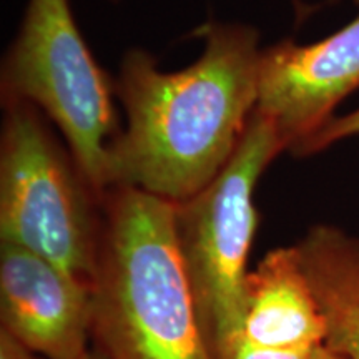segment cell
<instances>
[{"label":"cell","instance_id":"obj_1","mask_svg":"<svg viewBox=\"0 0 359 359\" xmlns=\"http://www.w3.org/2000/svg\"><path fill=\"white\" fill-rule=\"evenodd\" d=\"M203 52L177 72L160 70L145 48H130L115 77L125 127L109 151V188L133 187L180 203L230 161L258 105L259 32L208 22Z\"/></svg>","mask_w":359,"mask_h":359},{"label":"cell","instance_id":"obj_2","mask_svg":"<svg viewBox=\"0 0 359 359\" xmlns=\"http://www.w3.org/2000/svg\"><path fill=\"white\" fill-rule=\"evenodd\" d=\"M92 293V344L103 359H213L180 255L173 201L125 185L105 191Z\"/></svg>","mask_w":359,"mask_h":359},{"label":"cell","instance_id":"obj_3","mask_svg":"<svg viewBox=\"0 0 359 359\" xmlns=\"http://www.w3.org/2000/svg\"><path fill=\"white\" fill-rule=\"evenodd\" d=\"M0 241L34 251L88 285L97 268L103 196L29 102L4 103Z\"/></svg>","mask_w":359,"mask_h":359},{"label":"cell","instance_id":"obj_4","mask_svg":"<svg viewBox=\"0 0 359 359\" xmlns=\"http://www.w3.org/2000/svg\"><path fill=\"white\" fill-rule=\"evenodd\" d=\"M286 145L271 120L255 110L224 168L190 198L175 203V233L205 343L224 359L243 316L248 257L259 215L255 190Z\"/></svg>","mask_w":359,"mask_h":359},{"label":"cell","instance_id":"obj_5","mask_svg":"<svg viewBox=\"0 0 359 359\" xmlns=\"http://www.w3.org/2000/svg\"><path fill=\"white\" fill-rule=\"evenodd\" d=\"M0 102L42 110L90 185L105 195L110 145L122 130L115 79L90 52L70 0H27L0 67Z\"/></svg>","mask_w":359,"mask_h":359},{"label":"cell","instance_id":"obj_6","mask_svg":"<svg viewBox=\"0 0 359 359\" xmlns=\"http://www.w3.org/2000/svg\"><path fill=\"white\" fill-rule=\"evenodd\" d=\"M359 88V15L311 43L283 39L263 48L257 110L293 151Z\"/></svg>","mask_w":359,"mask_h":359},{"label":"cell","instance_id":"obj_7","mask_svg":"<svg viewBox=\"0 0 359 359\" xmlns=\"http://www.w3.org/2000/svg\"><path fill=\"white\" fill-rule=\"evenodd\" d=\"M2 327L45 359H79L92 344V285L50 259L0 241Z\"/></svg>","mask_w":359,"mask_h":359},{"label":"cell","instance_id":"obj_8","mask_svg":"<svg viewBox=\"0 0 359 359\" xmlns=\"http://www.w3.org/2000/svg\"><path fill=\"white\" fill-rule=\"evenodd\" d=\"M325 338L296 246L268 251L248 273L241 326L224 359H313Z\"/></svg>","mask_w":359,"mask_h":359},{"label":"cell","instance_id":"obj_9","mask_svg":"<svg viewBox=\"0 0 359 359\" xmlns=\"http://www.w3.org/2000/svg\"><path fill=\"white\" fill-rule=\"evenodd\" d=\"M294 246L325 320V346L359 359V238L314 224Z\"/></svg>","mask_w":359,"mask_h":359},{"label":"cell","instance_id":"obj_10","mask_svg":"<svg viewBox=\"0 0 359 359\" xmlns=\"http://www.w3.org/2000/svg\"><path fill=\"white\" fill-rule=\"evenodd\" d=\"M359 135V109L349 111L346 115L333 116L326 125L314 132L311 137L299 143L291 154L294 156H309L316 155L326 150L334 143L346 140L349 137H358Z\"/></svg>","mask_w":359,"mask_h":359},{"label":"cell","instance_id":"obj_11","mask_svg":"<svg viewBox=\"0 0 359 359\" xmlns=\"http://www.w3.org/2000/svg\"><path fill=\"white\" fill-rule=\"evenodd\" d=\"M0 359H45L29 344L2 327L0 330Z\"/></svg>","mask_w":359,"mask_h":359},{"label":"cell","instance_id":"obj_12","mask_svg":"<svg viewBox=\"0 0 359 359\" xmlns=\"http://www.w3.org/2000/svg\"><path fill=\"white\" fill-rule=\"evenodd\" d=\"M313 359H346V358H343V356H341V354H338V353L331 351L330 348L323 346V348L320 349V351L314 354Z\"/></svg>","mask_w":359,"mask_h":359},{"label":"cell","instance_id":"obj_13","mask_svg":"<svg viewBox=\"0 0 359 359\" xmlns=\"http://www.w3.org/2000/svg\"><path fill=\"white\" fill-rule=\"evenodd\" d=\"M79 359H103V358L100 356V354H98V353L95 351V349L92 348L87 354H83V356H82V358H79Z\"/></svg>","mask_w":359,"mask_h":359},{"label":"cell","instance_id":"obj_14","mask_svg":"<svg viewBox=\"0 0 359 359\" xmlns=\"http://www.w3.org/2000/svg\"><path fill=\"white\" fill-rule=\"evenodd\" d=\"M333 2H336V0H333ZM353 4H356V6H359V0H351Z\"/></svg>","mask_w":359,"mask_h":359},{"label":"cell","instance_id":"obj_15","mask_svg":"<svg viewBox=\"0 0 359 359\" xmlns=\"http://www.w3.org/2000/svg\"><path fill=\"white\" fill-rule=\"evenodd\" d=\"M110 2H118V0H110Z\"/></svg>","mask_w":359,"mask_h":359}]
</instances>
